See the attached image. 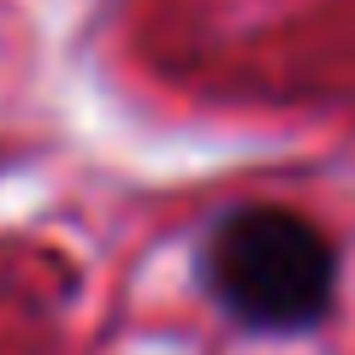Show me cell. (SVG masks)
<instances>
[{
  "label": "cell",
  "instance_id": "cell-1",
  "mask_svg": "<svg viewBox=\"0 0 355 355\" xmlns=\"http://www.w3.org/2000/svg\"><path fill=\"white\" fill-rule=\"evenodd\" d=\"M196 272L243 331H308L338 296V243L296 207L243 202L207 225Z\"/></svg>",
  "mask_w": 355,
  "mask_h": 355
}]
</instances>
